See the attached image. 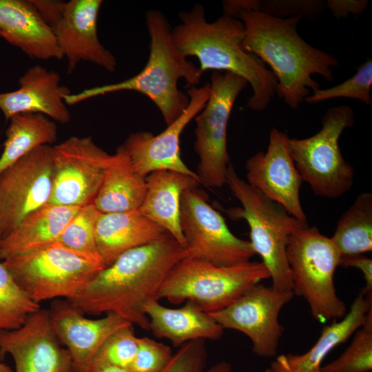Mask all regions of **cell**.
<instances>
[{
  "label": "cell",
  "instance_id": "1",
  "mask_svg": "<svg viewBox=\"0 0 372 372\" xmlns=\"http://www.w3.org/2000/svg\"><path fill=\"white\" fill-rule=\"evenodd\" d=\"M186 257L185 249L167 234L121 254L68 300L83 314L112 313L149 331L146 309L159 300L158 293L169 273Z\"/></svg>",
  "mask_w": 372,
  "mask_h": 372
},
{
  "label": "cell",
  "instance_id": "2",
  "mask_svg": "<svg viewBox=\"0 0 372 372\" xmlns=\"http://www.w3.org/2000/svg\"><path fill=\"white\" fill-rule=\"evenodd\" d=\"M238 17L245 28L243 49L270 66L277 79V94L291 108H298L310 91L320 88L312 75L333 81V68L339 61L299 35L302 16L277 18L251 10L241 12Z\"/></svg>",
  "mask_w": 372,
  "mask_h": 372
},
{
  "label": "cell",
  "instance_id": "3",
  "mask_svg": "<svg viewBox=\"0 0 372 372\" xmlns=\"http://www.w3.org/2000/svg\"><path fill=\"white\" fill-rule=\"evenodd\" d=\"M179 19L180 23L172 29V37L181 54L196 57L202 72L225 71L244 78L252 90L247 107L256 111L265 109L277 94V79L260 59L243 49L242 21L223 15L208 22L200 4L180 12Z\"/></svg>",
  "mask_w": 372,
  "mask_h": 372
},
{
  "label": "cell",
  "instance_id": "4",
  "mask_svg": "<svg viewBox=\"0 0 372 372\" xmlns=\"http://www.w3.org/2000/svg\"><path fill=\"white\" fill-rule=\"evenodd\" d=\"M146 25L150 37L147 63L137 74L127 79L85 89L65 97L67 105L110 93L134 91L148 97L160 110L167 125L176 121L187 107L189 98L178 89L180 79L194 87L200 83L203 72L187 59L175 46L172 29L160 11L146 13Z\"/></svg>",
  "mask_w": 372,
  "mask_h": 372
},
{
  "label": "cell",
  "instance_id": "5",
  "mask_svg": "<svg viewBox=\"0 0 372 372\" xmlns=\"http://www.w3.org/2000/svg\"><path fill=\"white\" fill-rule=\"evenodd\" d=\"M225 185L241 204L231 208V218L244 219L250 229V243L262 258L270 274L271 286L279 290L292 291V280L287 259L286 247L289 236L306 227L307 222L289 214L285 209L251 187L237 174L230 163Z\"/></svg>",
  "mask_w": 372,
  "mask_h": 372
},
{
  "label": "cell",
  "instance_id": "6",
  "mask_svg": "<svg viewBox=\"0 0 372 372\" xmlns=\"http://www.w3.org/2000/svg\"><path fill=\"white\" fill-rule=\"evenodd\" d=\"M286 255L291 290L306 300L313 318L320 322L342 319L347 307L333 281L341 255L331 238L307 225L289 236Z\"/></svg>",
  "mask_w": 372,
  "mask_h": 372
},
{
  "label": "cell",
  "instance_id": "7",
  "mask_svg": "<svg viewBox=\"0 0 372 372\" xmlns=\"http://www.w3.org/2000/svg\"><path fill=\"white\" fill-rule=\"evenodd\" d=\"M270 278L262 262L217 266L185 258L172 269L158 293V300L178 304L190 300L204 311H220L260 281Z\"/></svg>",
  "mask_w": 372,
  "mask_h": 372
},
{
  "label": "cell",
  "instance_id": "8",
  "mask_svg": "<svg viewBox=\"0 0 372 372\" xmlns=\"http://www.w3.org/2000/svg\"><path fill=\"white\" fill-rule=\"evenodd\" d=\"M354 123L353 110L347 105L330 107L322 118V128L302 139L289 140L291 152L302 181L321 197L338 198L353 186L354 169L344 158L339 138Z\"/></svg>",
  "mask_w": 372,
  "mask_h": 372
},
{
  "label": "cell",
  "instance_id": "9",
  "mask_svg": "<svg viewBox=\"0 0 372 372\" xmlns=\"http://www.w3.org/2000/svg\"><path fill=\"white\" fill-rule=\"evenodd\" d=\"M2 262L19 286L37 303L72 299L104 268L54 244Z\"/></svg>",
  "mask_w": 372,
  "mask_h": 372
},
{
  "label": "cell",
  "instance_id": "10",
  "mask_svg": "<svg viewBox=\"0 0 372 372\" xmlns=\"http://www.w3.org/2000/svg\"><path fill=\"white\" fill-rule=\"evenodd\" d=\"M210 94L203 110L194 118V150L199 158L197 172L200 184L212 188L225 185L229 161L227 125L235 101L247 81L235 74L214 72Z\"/></svg>",
  "mask_w": 372,
  "mask_h": 372
},
{
  "label": "cell",
  "instance_id": "11",
  "mask_svg": "<svg viewBox=\"0 0 372 372\" xmlns=\"http://www.w3.org/2000/svg\"><path fill=\"white\" fill-rule=\"evenodd\" d=\"M207 196L198 187L182 194L180 225L186 258L217 266L250 261L256 254L250 242L230 231L221 214L207 203Z\"/></svg>",
  "mask_w": 372,
  "mask_h": 372
},
{
  "label": "cell",
  "instance_id": "12",
  "mask_svg": "<svg viewBox=\"0 0 372 372\" xmlns=\"http://www.w3.org/2000/svg\"><path fill=\"white\" fill-rule=\"evenodd\" d=\"M293 296L292 291L258 283L225 308L209 314L224 329L246 335L254 354L271 358L277 354L284 331L279 322L280 313Z\"/></svg>",
  "mask_w": 372,
  "mask_h": 372
},
{
  "label": "cell",
  "instance_id": "13",
  "mask_svg": "<svg viewBox=\"0 0 372 372\" xmlns=\"http://www.w3.org/2000/svg\"><path fill=\"white\" fill-rule=\"evenodd\" d=\"M50 204L82 207L93 203L111 154L91 136H70L52 146Z\"/></svg>",
  "mask_w": 372,
  "mask_h": 372
},
{
  "label": "cell",
  "instance_id": "14",
  "mask_svg": "<svg viewBox=\"0 0 372 372\" xmlns=\"http://www.w3.org/2000/svg\"><path fill=\"white\" fill-rule=\"evenodd\" d=\"M52 158V146L43 145L0 173L3 238L26 216L50 203L53 185Z\"/></svg>",
  "mask_w": 372,
  "mask_h": 372
},
{
  "label": "cell",
  "instance_id": "15",
  "mask_svg": "<svg viewBox=\"0 0 372 372\" xmlns=\"http://www.w3.org/2000/svg\"><path fill=\"white\" fill-rule=\"evenodd\" d=\"M210 94V85L190 87L189 102L183 114L158 134L147 131L130 134L122 145L135 170L143 176L158 170H172L188 175L200 183L196 172L182 160L180 136L195 116L203 110Z\"/></svg>",
  "mask_w": 372,
  "mask_h": 372
},
{
  "label": "cell",
  "instance_id": "16",
  "mask_svg": "<svg viewBox=\"0 0 372 372\" xmlns=\"http://www.w3.org/2000/svg\"><path fill=\"white\" fill-rule=\"evenodd\" d=\"M288 136L273 128L266 152H259L246 162V181L292 216L307 222L300 199L302 183L289 143Z\"/></svg>",
  "mask_w": 372,
  "mask_h": 372
},
{
  "label": "cell",
  "instance_id": "17",
  "mask_svg": "<svg viewBox=\"0 0 372 372\" xmlns=\"http://www.w3.org/2000/svg\"><path fill=\"white\" fill-rule=\"evenodd\" d=\"M51 327L48 310L39 309L14 330H0V360L10 354L14 372H74L71 355Z\"/></svg>",
  "mask_w": 372,
  "mask_h": 372
},
{
  "label": "cell",
  "instance_id": "18",
  "mask_svg": "<svg viewBox=\"0 0 372 372\" xmlns=\"http://www.w3.org/2000/svg\"><path fill=\"white\" fill-rule=\"evenodd\" d=\"M101 0L65 1L60 17L50 26L67 72L71 74L81 61L94 63L110 72L117 62L113 54L101 43L98 36V17Z\"/></svg>",
  "mask_w": 372,
  "mask_h": 372
},
{
  "label": "cell",
  "instance_id": "19",
  "mask_svg": "<svg viewBox=\"0 0 372 372\" xmlns=\"http://www.w3.org/2000/svg\"><path fill=\"white\" fill-rule=\"evenodd\" d=\"M48 310L52 330L68 350L74 372H88L96 351L118 329L132 324L115 313L90 319L66 299L54 300Z\"/></svg>",
  "mask_w": 372,
  "mask_h": 372
},
{
  "label": "cell",
  "instance_id": "20",
  "mask_svg": "<svg viewBox=\"0 0 372 372\" xmlns=\"http://www.w3.org/2000/svg\"><path fill=\"white\" fill-rule=\"evenodd\" d=\"M19 85L16 90L0 93V110L6 121L23 113L43 114L61 124L70 121L65 97L71 92L61 84L58 72L36 65L19 78Z\"/></svg>",
  "mask_w": 372,
  "mask_h": 372
},
{
  "label": "cell",
  "instance_id": "21",
  "mask_svg": "<svg viewBox=\"0 0 372 372\" xmlns=\"http://www.w3.org/2000/svg\"><path fill=\"white\" fill-rule=\"evenodd\" d=\"M0 37L31 58L63 59L52 28L31 0H0Z\"/></svg>",
  "mask_w": 372,
  "mask_h": 372
},
{
  "label": "cell",
  "instance_id": "22",
  "mask_svg": "<svg viewBox=\"0 0 372 372\" xmlns=\"http://www.w3.org/2000/svg\"><path fill=\"white\" fill-rule=\"evenodd\" d=\"M371 308L372 294L360 292L342 319L323 327L319 338L307 351L278 355L270 367L276 372H320L327 355L362 326Z\"/></svg>",
  "mask_w": 372,
  "mask_h": 372
},
{
  "label": "cell",
  "instance_id": "23",
  "mask_svg": "<svg viewBox=\"0 0 372 372\" xmlns=\"http://www.w3.org/2000/svg\"><path fill=\"white\" fill-rule=\"evenodd\" d=\"M145 180L146 194L138 213L163 228L185 249L180 225V199L185 190L198 187L200 183L172 170L153 172Z\"/></svg>",
  "mask_w": 372,
  "mask_h": 372
},
{
  "label": "cell",
  "instance_id": "24",
  "mask_svg": "<svg viewBox=\"0 0 372 372\" xmlns=\"http://www.w3.org/2000/svg\"><path fill=\"white\" fill-rule=\"evenodd\" d=\"M168 233L138 210L100 213L96 225V241L105 267L121 254L156 241Z\"/></svg>",
  "mask_w": 372,
  "mask_h": 372
},
{
  "label": "cell",
  "instance_id": "25",
  "mask_svg": "<svg viewBox=\"0 0 372 372\" xmlns=\"http://www.w3.org/2000/svg\"><path fill=\"white\" fill-rule=\"evenodd\" d=\"M146 315L152 333L169 340L174 347L196 340H218L223 335L224 329L211 315L190 300L177 309L156 300L147 307Z\"/></svg>",
  "mask_w": 372,
  "mask_h": 372
},
{
  "label": "cell",
  "instance_id": "26",
  "mask_svg": "<svg viewBox=\"0 0 372 372\" xmlns=\"http://www.w3.org/2000/svg\"><path fill=\"white\" fill-rule=\"evenodd\" d=\"M80 207L48 203L32 211L1 240L0 260L52 245Z\"/></svg>",
  "mask_w": 372,
  "mask_h": 372
},
{
  "label": "cell",
  "instance_id": "27",
  "mask_svg": "<svg viewBox=\"0 0 372 372\" xmlns=\"http://www.w3.org/2000/svg\"><path fill=\"white\" fill-rule=\"evenodd\" d=\"M146 176L138 174L123 147L111 154L93 204L101 213L137 210L146 194Z\"/></svg>",
  "mask_w": 372,
  "mask_h": 372
},
{
  "label": "cell",
  "instance_id": "28",
  "mask_svg": "<svg viewBox=\"0 0 372 372\" xmlns=\"http://www.w3.org/2000/svg\"><path fill=\"white\" fill-rule=\"evenodd\" d=\"M56 122L41 114L13 116L6 132L0 156V173L34 149L51 145L57 139Z\"/></svg>",
  "mask_w": 372,
  "mask_h": 372
},
{
  "label": "cell",
  "instance_id": "29",
  "mask_svg": "<svg viewBox=\"0 0 372 372\" xmlns=\"http://www.w3.org/2000/svg\"><path fill=\"white\" fill-rule=\"evenodd\" d=\"M341 257L364 254L372 250V194L358 195L339 219L331 238Z\"/></svg>",
  "mask_w": 372,
  "mask_h": 372
},
{
  "label": "cell",
  "instance_id": "30",
  "mask_svg": "<svg viewBox=\"0 0 372 372\" xmlns=\"http://www.w3.org/2000/svg\"><path fill=\"white\" fill-rule=\"evenodd\" d=\"M100 213L93 203L81 207L54 245L105 267L96 241V225Z\"/></svg>",
  "mask_w": 372,
  "mask_h": 372
},
{
  "label": "cell",
  "instance_id": "31",
  "mask_svg": "<svg viewBox=\"0 0 372 372\" xmlns=\"http://www.w3.org/2000/svg\"><path fill=\"white\" fill-rule=\"evenodd\" d=\"M39 309V303L30 298L0 262V330L20 328Z\"/></svg>",
  "mask_w": 372,
  "mask_h": 372
},
{
  "label": "cell",
  "instance_id": "32",
  "mask_svg": "<svg viewBox=\"0 0 372 372\" xmlns=\"http://www.w3.org/2000/svg\"><path fill=\"white\" fill-rule=\"evenodd\" d=\"M344 352L322 365L320 372H370L372 370V308Z\"/></svg>",
  "mask_w": 372,
  "mask_h": 372
},
{
  "label": "cell",
  "instance_id": "33",
  "mask_svg": "<svg viewBox=\"0 0 372 372\" xmlns=\"http://www.w3.org/2000/svg\"><path fill=\"white\" fill-rule=\"evenodd\" d=\"M371 87L372 61L371 59H368L351 78L330 88H318L306 97L304 101L310 104H316L324 101L344 97L359 100L369 105L372 103Z\"/></svg>",
  "mask_w": 372,
  "mask_h": 372
},
{
  "label": "cell",
  "instance_id": "34",
  "mask_svg": "<svg viewBox=\"0 0 372 372\" xmlns=\"http://www.w3.org/2000/svg\"><path fill=\"white\" fill-rule=\"evenodd\" d=\"M138 338L135 335L133 324L118 329L99 347L89 369L95 364L130 368L136 353Z\"/></svg>",
  "mask_w": 372,
  "mask_h": 372
},
{
  "label": "cell",
  "instance_id": "35",
  "mask_svg": "<svg viewBox=\"0 0 372 372\" xmlns=\"http://www.w3.org/2000/svg\"><path fill=\"white\" fill-rule=\"evenodd\" d=\"M174 354L170 347L152 338H138V347L130 367L133 372H161Z\"/></svg>",
  "mask_w": 372,
  "mask_h": 372
},
{
  "label": "cell",
  "instance_id": "36",
  "mask_svg": "<svg viewBox=\"0 0 372 372\" xmlns=\"http://www.w3.org/2000/svg\"><path fill=\"white\" fill-rule=\"evenodd\" d=\"M205 341L196 340L181 346L161 372H206L208 353Z\"/></svg>",
  "mask_w": 372,
  "mask_h": 372
},
{
  "label": "cell",
  "instance_id": "37",
  "mask_svg": "<svg viewBox=\"0 0 372 372\" xmlns=\"http://www.w3.org/2000/svg\"><path fill=\"white\" fill-rule=\"evenodd\" d=\"M324 8L321 1H258L257 11L277 18H287L300 15L312 17Z\"/></svg>",
  "mask_w": 372,
  "mask_h": 372
},
{
  "label": "cell",
  "instance_id": "38",
  "mask_svg": "<svg viewBox=\"0 0 372 372\" xmlns=\"http://www.w3.org/2000/svg\"><path fill=\"white\" fill-rule=\"evenodd\" d=\"M339 266L355 267L359 269L365 281V287L362 290L364 295L372 293V260L364 254L341 257Z\"/></svg>",
  "mask_w": 372,
  "mask_h": 372
},
{
  "label": "cell",
  "instance_id": "39",
  "mask_svg": "<svg viewBox=\"0 0 372 372\" xmlns=\"http://www.w3.org/2000/svg\"><path fill=\"white\" fill-rule=\"evenodd\" d=\"M327 7L337 19L346 17L349 14H360L366 8L369 1L365 0H329Z\"/></svg>",
  "mask_w": 372,
  "mask_h": 372
},
{
  "label": "cell",
  "instance_id": "40",
  "mask_svg": "<svg viewBox=\"0 0 372 372\" xmlns=\"http://www.w3.org/2000/svg\"><path fill=\"white\" fill-rule=\"evenodd\" d=\"M43 19L50 27L61 14L65 1L52 0H31Z\"/></svg>",
  "mask_w": 372,
  "mask_h": 372
},
{
  "label": "cell",
  "instance_id": "41",
  "mask_svg": "<svg viewBox=\"0 0 372 372\" xmlns=\"http://www.w3.org/2000/svg\"><path fill=\"white\" fill-rule=\"evenodd\" d=\"M88 372H133L130 368L121 367L110 364H95Z\"/></svg>",
  "mask_w": 372,
  "mask_h": 372
},
{
  "label": "cell",
  "instance_id": "42",
  "mask_svg": "<svg viewBox=\"0 0 372 372\" xmlns=\"http://www.w3.org/2000/svg\"><path fill=\"white\" fill-rule=\"evenodd\" d=\"M206 372H233V369L229 362L220 361L207 369Z\"/></svg>",
  "mask_w": 372,
  "mask_h": 372
},
{
  "label": "cell",
  "instance_id": "43",
  "mask_svg": "<svg viewBox=\"0 0 372 372\" xmlns=\"http://www.w3.org/2000/svg\"><path fill=\"white\" fill-rule=\"evenodd\" d=\"M0 372H14L11 368L5 364L0 362Z\"/></svg>",
  "mask_w": 372,
  "mask_h": 372
},
{
  "label": "cell",
  "instance_id": "44",
  "mask_svg": "<svg viewBox=\"0 0 372 372\" xmlns=\"http://www.w3.org/2000/svg\"><path fill=\"white\" fill-rule=\"evenodd\" d=\"M265 372H276L274 370H273L270 366L269 368H267L265 371Z\"/></svg>",
  "mask_w": 372,
  "mask_h": 372
},
{
  "label": "cell",
  "instance_id": "45",
  "mask_svg": "<svg viewBox=\"0 0 372 372\" xmlns=\"http://www.w3.org/2000/svg\"><path fill=\"white\" fill-rule=\"evenodd\" d=\"M3 238V234H2V231H1V223H0V241Z\"/></svg>",
  "mask_w": 372,
  "mask_h": 372
},
{
  "label": "cell",
  "instance_id": "46",
  "mask_svg": "<svg viewBox=\"0 0 372 372\" xmlns=\"http://www.w3.org/2000/svg\"><path fill=\"white\" fill-rule=\"evenodd\" d=\"M0 134H1V132H0ZM0 149H1V147H0Z\"/></svg>",
  "mask_w": 372,
  "mask_h": 372
}]
</instances>
